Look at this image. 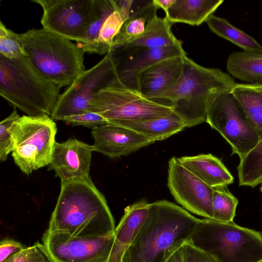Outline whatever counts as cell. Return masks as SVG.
Here are the masks:
<instances>
[{
  "mask_svg": "<svg viewBox=\"0 0 262 262\" xmlns=\"http://www.w3.org/2000/svg\"><path fill=\"white\" fill-rule=\"evenodd\" d=\"M260 191L262 192V184H261V186L260 187Z\"/></svg>",
  "mask_w": 262,
  "mask_h": 262,
  "instance_id": "obj_40",
  "label": "cell"
},
{
  "mask_svg": "<svg viewBox=\"0 0 262 262\" xmlns=\"http://www.w3.org/2000/svg\"><path fill=\"white\" fill-rule=\"evenodd\" d=\"M133 8L115 38L111 49L121 47L139 38L144 32L147 21L157 14L158 9L153 0L135 1Z\"/></svg>",
  "mask_w": 262,
  "mask_h": 262,
  "instance_id": "obj_23",
  "label": "cell"
},
{
  "mask_svg": "<svg viewBox=\"0 0 262 262\" xmlns=\"http://www.w3.org/2000/svg\"><path fill=\"white\" fill-rule=\"evenodd\" d=\"M183 55L160 60L142 72L139 76L138 92L153 100L172 88L180 78L184 67Z\"/></svg>",
  "mask_w": 262,
  "mask_h": 262,
  "instance_id": "obj_17",
  "label": "cell"
},
{
  "mask_svg": "<svg viewBox=\"0 0 262 262\" xmlns=\"http://www.w3.org/2000/svg\"><path fill=\"white\" fill-rule=\"evenodd\" d=\"M172 25L166 16L160 17L155 14L147 21L144 32L139 38L118 48L152 49L175 45L180 40L172 33Z\"/></svg>",
  "mask_w": 262,
  "mask_h": 262,
  "instance_id": "obj_22",
  "label": "cell"
},
{
  "mask_svg": "<svg viewBox=\"0 0 262 262\" xmlns=\"http://www.w3.org/2000/svg\"><path fill=\"white\" fill-rule=\"evenodd\" d=\"M110 51L119 84L137 92L139 76L145 70L163 59L187 54L181 41L175 45L160 48L128 50L116 48Z\"/></svg>",
  "mask_w": 262,
  "mask_h": 262,
  "instance_id": "obj_14",
  "label": "cell"
},
{
  "mask_svg": "<svg viewBox=\"0 0 262 262\" xmlns=\"http://www.w3.org/2000/svg\"><path fill=\"white\" fill-rule=\"evenodd\" d=\"M178 160L185 168L213 188L227 187L233 182V176L223 162L210 154L182 157Z\"/></svg>",
  "mask_w": 262,
  "mask_h": 262,
  "instance_id": "obj_19",
  "label": "cell"
},
{
  "mask_svg": "<svg viewBox=\"0 0 262 262\" xmlns=\"http://www.w3.org/2000/svg\"><path fill=\"white\" fill-rule=\"evenodd\" d=\"M115 234L75 236L47 229L42 244L53 262H108Z\"/></svg>",
  "mask_w": 262,
  "mask_h": 262,
  "instance_id": "obj_12",
  "label": "cell"
},
{
  "mask_svg": "<svg viewBox=\"0 0 262 262\" xmlns=\"http://www.w3.org/2000/svg\"><path fill=\"white\" fill-rule=\"evenodd\" d=\"M26 247L21 243L10 238L0 242V262H5Z\"/></svg>",
  "mask_w": 262,
  "mask_h": 262,
  "instance_id": "obj_36",
  "label": "cell"
},
{
  "mask_svg": "<svg viewBox=\"0 0 262 262\" xmlns=\"http://www.w3.org/2000/svg\"><path fill=\"white\" fill-rule=\"evenodd\" d=\"M94 151L111 158L126 156L155 142L130 128L106 123L92 128Z\"/></svg>",
  "mask_w": 262,
  "mask_h": 262,
  "instance_id": "obj_16",
  "label": "cell"
},
{
  "mask_svg": "<svg viewBox=\"0 0 262 262\" xmlns=\"http://www.w3.org/2000/svg\"><path fill=\"white\" fill-rule=\"evenodd\" d=\"M223 0H176L165 15L172 24L181 23L198 26L216 11Z\"/></svg>",
  "mask_w": 262,
  "mask_h": 262,
  "instance_id": "obj_21",
  "label": "cell"
},
{
  "mask_svg": "<svg viewBox=\"0 0 262 262\" xmlns=\"http://www.w3.org/2000/svg\"><path fill=\"white\" fill-rule=\"evenodd\" d=\"M0 55L8 59L25 56L18 34L7 28L0 22Z\"/></svg>",
  "mask_w": 262,
  "mask_h": 262,
  "instance_id": "obj_30",
  "label": "cell"
},
{
  "mask_svg": "<svg viewBox=\"0 0 262 262\" xmlns=\"http://www.w3.org/2000/svg\"><path fill=\"white\" fill-rule=\"evenodd\" d=\"M130 128L154 140H163L183 130L186 125L174 112L155 118L111 123Z\"/></svg>",
  "mask_w": 262,
  "mask_h": 262,
  "instance_id": "obj_20",
  "label": "cell"
},
{
  "mask_svg": "<svg viewBox=\"0 0 262 262\" xmlns=\"http://www.w3.org/2000/svg\"><path fill=\"white\" fill-rule=\"evenodd\" d=\"M92 145L74 138L55 142L48 170H53L61 181L86 178L90 170Z\"/></svg>",
  "mask_w": 262,
  "mask_h": 262,
  "instance_id": "obj_15",
  "label": "cell"
},
{
  "mask_svg": "<svg viewBox=\"0 0 262 262\" xmlns=\"http://www.w3.org/2000/svg\"><path fill=\"white\" fill-rule=\"evenodd\" d=\"M60 88L41 75L25 56L8 59L0 55V95L27 115L51 116Z\"/></svg>",
  "mask_w": 262,
  "mask_h": 262,
  "instance_id": "obj_5",
  "label": "cell"
},
{
  "mask_svg": "<svg viewBox=\"0 0 262 262\" xmlns=\"http://www.w3.org/2000/svg\"><path fill=\"white\" fill-rule=\"evenodd\" d=\"M51 262H53V261H51Z\"/></svg>",
  "mask_w": 262,
  "mask_h": 262,
  "instance_id": "obj_41",
  "label": "cell"
},
{
  "mask_svg": "<svg viewBox=\"0 0 262 262\" xmlns=\"http://www.w3.org/2000/svg\"><path fill=\"white\" fill-rule=\"evenodd\" d=\"M149 203L140 200L126 207L115 228V239L108 262H122L123 256L146 219Z\"/></svg>",
  "mask_w": 262,
  "mask_h": 262,
  "instance_id": "obj_18",
  "label": "cell"
},
{
  "mask_svg": "<svg viewBox=\"0 0 262 262\" xmlns=\"http://www.w3.org/2000/svg\"><path fill=\"white\" fill-rule=\"evenodd\" d=\"M261 234H262V233H261Z\"/></svg>",
  "mask_w": 262,
  "mask_h": 262,
  "instance_id": "obj_42",
  "label": "cell"
},
{
  "mask_svg": "<svg viewBox=\"0 0 262 262\" xmlns=\"http://www.w3.org/2000/svg\"><path fill=\"white\" fill-rule=\"evenodd\" d=\"M238 200L226 187L214 188L212 193L213 220L232 222L235 215Z\"/></svg>",
  "mask_w": 262,
  "mask_h": 262,
  "instance_id": "obj_29",
  "label": "cell"
},
{
  "mask_svg": "<svg viewBox=\"0 0 262 262\" xmlns=\"http://www.w3.org/2000/svg\"><path fill=\"white\" fill-rule=\"evenodd\" d=\"M167 186L176 201L188 211L213 219V188L185 168L178 158L168 162Z\"/></svg>",
  "mask_w": 262,
  "mask_h": 262,
  "instance_id": "obj_13",
  "label": "cell"
},
{
  "mask_svg": "<svg viewBox=\"0 0 262 262\" xmlns=\"http://www.w3.org/2000/svg\"><path fill=\"white\" fill-rule=\"evenodd\" d=\"M237 169L240 186L254 187L262 183V138L247 155L240 159Z\"/></svg>",
  "mask_w": 262,
  "mask_h": 262,
  "instance_id": "obj_27",
  "label": "cell"
},
{
  "mask_svg": "<svg viewBox=\"0 0 262 262\" xmlns=\"http://www.w3.org/2000/svg\"><path fill=\"white\" fill-rule=\"evenodd\" d=\"M120 85L112 54L110 51L98 63L85 70L60 94L50 117L54 120L90 112V102L100 90Z\"/></svg>",
  "mask_w": 262,
  "mask_h": 262,
  "instance_id": "obj_10",
  "label": "cell"
},
{
  "mask_svg": "<svg viewBox=\"0 0 262 262\" xmlns=\"http://www.w3.org/2000/svg\"><path fill=\"white\" fill-rule=\"evenodd\" d=\"M202 220L167 200L149 203L148 214L122 262H165L189 241Z\"/></svg>",
  "mask_w": 262,
  "mask_h": 262,
  "instance_id": "obj_2",
  "label": "cell"
},
{
  "mask_svg": "<svg viewBox=\"0 0 262 262\" xmlns=\"http://www.w3.org/2000/svg\"><path fill=\"white\" fill-rule=\"evenodd\" d=\"M165 262H183L182 246L170 253Z\"/></svg>",
  "mask_w": 262,
  "mask_h": 262,
  "instance_id": "obj_38",
  "label": "cell"
},
{
  "mask_svg": "<svg viewBox=\"0 0 262 262\" xmlns=\"http://www.w3.org/2000/svg\"><path fill=\"white\" fill-rule=\"evenodd\" d=\"M219 262H262V234L232 222L204 219L190 239Z\"/></svg>",
  "mask_w": 262,
  "mask_h": 262,
  "instance_id": "obj_6",
  "label": "cell"
},
{
  "mask_svg": "<svg viewBox=\"0 0 262 262\" xmlns=\"http://www.w3.org/2000/svg\"><path fill=\"white\" fill-rule=\"evenodd\" d=\"M89 105L90 112L100 115L108 123L155 118L173 112L170 104L145 98L139 92L120 85L100 90Z\"/></svg>",
  "mask_w": 262,
  "mask_h": 262,
  "instance_id": "obj_9",
  "label": "cell"
},
{
  "mask_svg": "<svg viewBox=\"0 0 262 262\" xmlns=\"http://www.w3.org/2000/svg\"><path fill=\"white\" fill-rule=\"evenodd\" d=\"M206 23L213 33L239 47L243 51H262V46L255 39L226 19L213 14Z\"/></svg>",
  "mask_w": 262,
  "mask_h": 262,
  "instance_id": "obj_26",
  "label": "cell"
},
{
  "mask_svg": "<svg viewBox=\"0 0 262 262\" xmlns=\"http://www.w3.org/2000/svg\"><path fill=\"white\" fill-rule=\"evenodd\" d=\"M117 9L114 0H104L100 16L93 22L85 30L81 41L77 43L79 47L89 45L97 39L99 32L107 17Z\"/></svg>",
  "mask_w": 262,
  "mask_h": 262,
  "instance_id": "obj_32",
  "label": "cell"
},
{
  "mask_svg": "<svg viewBox=\"0 0 262 262\" xmlns=\"http://www.w3.org/2000/svg\"><path fill=\"white\" fill-rule=\"evenodd\" d=\"M231 92L262 138V85L236 83Z\"/></svg>",
  "mask_w": 262,
  "mask_h": 262,
  "instance_id": "obj_25",
  "label": "cell"
},
{
  "mask_svg": "<svg viewBox=\"0 0 262 262\" xmlns=\"http://www.w3.org/2000/svg\"><path fill=\"white\" fill-rule=\"evenodd\" d=\"M206 122L217 131L241 159L258 143L260 137L242 106L231 92L217 95L210 104Z\"/></svg>",
  "mask_w": 262,
  "mask_h": 262,
  "instance_id": "obj_8",
  "label": "cell"
},
{
  "mask_svg": "<svg viewBox=\"0 0 262 262\" xmlns=\"http://www.w3.org/2000/svg\"><path fill=\"white\" fill-rule=\"evenodd\" d=\"M43 244L39 242L26 248L5 262H51Z\"/></svg>",
  "mask_w": 262,
  "mask_h": 262,
  "instance_id": "obj_33",
  "label": "cell"
},
{
  "mask_svg": "<svg viewBox=\"0 0 262 262\" xmlns=\"http://www.w3.org/2000/svg\"><path fill=\"white\" fill-rule=\"evenodd\" d=\"M11 130V155L24 173L29 174L49 165L57 133L56 124L50 116L23 115L13 123Z\"/></svg>",
  "mask_w": 262,
  "mask_h": 262,
  "instance_id": "obj_7",
  "label": "cell"
},
{
  "mask_svg": "<svg viewBox=\"0 0 262 262\" xmlns=\"http://www.w3.org/2000/svg\"><path fill=\"white\" fill-rule=\"evenodd\" d=\"M183 262H219L209 253L196 247L190 240L182 245Z\"/></svg>",
  "mask_w": 262,
  "mask_h": 262,
  "instance_id": "obj_34",
  "label": "cell"
},
{
  "mask_svg": "<svg viewBox=\"0 0 262 262\" xmlns=\"http://www.w3.org/2000/svg\"><path fill=\"white\" fill-rule=\"evenodd\" d=\"M40 5L42 28L79 43L101 15L104 0H32Z\"/></svg>",
  "mask_w": 262,
  "mask_h": 262,
  "instance_id": "obj_11",
  "label": "cell"
},
{
  "mask_svg": "<svg viewBox=\"0 0 262 262\" xmlns=\"http://www.w3.org/2000/svg\"><path fill=\"white\" fill-rule=\"evenodd\" d=\"M25 56L43 76L60 88L70 85L85 70L83 50L43 28L18 34Z\"/></svg>",
  "mask_w": 262,
  "mask_h": 262,
  "instance_id": "obj_4",
  "label": "cell"
},
{
  "mask_svg": "<svg viewBox=\"0 0 262 262\" xmlns=\"http://www.w3.org/2000/svg\"><path fill=\"white\" fill-rule=\"evenodd\" d=\"M227 69L233 77L248 83L262 85V51H242L231 53Z\"/></svg>",
  "mask_w": 262,
  "mask_h": 262,
  "instance_id": "obj_24",
  "label": "cell"
},
{
  "mask_svg": "<svg viewBox=\"0 0 262 262\" xmlns=\"http://www.w3.org/2000/svg\"><path fill=\"white\" fill-rule=\"evenodd\" d=\"M115 220L104 195L91 177L61 181L48 230L75 236L114 234Z\"/></svg>",
  "mask_w": 262,
  "mask_h": 262,
  "instance_id": "obj_1",
  "label": "cell"
},
{
  "mask_svg": "<svg viewBox=\"0 0 262 262\" xmlns=\"http://www.w3.org/2000/svg\"><path fill=\"white\" fill-rule=\"evenodd\" d=\"M124 21L121 15L116 9L103 23L95 41L89 45L80 47L84 52L106 54L110 51L114 40L119 32Z\"/></svg>",
  "mask_w": 262,
  "mask_h": 262,
  "instance_id": "obj_28",
  "label": "cell"
},
{
  "mask_svg": "<svg viewBox=\"0 0 262 262\" xmlns=\"http://www.w3.org/2000/svg\"><path fill=\"white\" fill-rule=\"evenodd\" d=\"M153 2L158 9L161 8L164 11L166 15L176 0H153Z\"/></svg>",
  "mask_w": 262,
  "mask_h": 262,
  "instance_id": "obj_39",
  "label": "cell"
},
{
  "mask_svg": "<svg viewBox=\"0 0 262 262\" xmlns=\"http://www.w3.org/2000/svg\"><path fill=\"white\" fill-rule=\"evenodd\" d=\"M63 121L72 125H81L92 129L103 124L107 121L100 115L92 112H87L68 117Z\"/></svg>",
  "mask_w": 262,
  "mask_h": 262,
  "instance_id": "obj_35",
  "label": "cell"
},
{
  "mask_svg": "<svg viewBox=\"0 0 262 262\" xmlns=\"http://www.w3.org/2000/svg\"><path fill=\"white\" fill-rule=\"evenodd\" d=\"M20 116L14 107L13 112L0 123V160H6L9 154L13 149L11 128L13 123Z\"/></svg>",
  "mask_w": 262,
  "mask_h": 262,
  "instance_id": "obj_31",
  "label": "cell"
},
{
  "mask_svg": "<svg viewBox=\"0 0 262 262\" xmlns=\"http://www.w3.org/2000/svg\"><path fill=\"white\" fill-rule=\"evenodd\" d=\"M114 1L117 7V10L121 15L124 21L126 20L130 14L135 0Z\"/></svg>",
  "mask_w": 262,
  "mask_h": 262,
  "instance_id": "obj_37",
  "label": "cell"
},
{
  "mask_svg": "<svg viewBox=\"0 0 262 262\" xmlns=\"http://www.w3.org/2000/svg\"><path fill=\"white\" fill-rule=\"evenodd\" d=\"M235 84L228 74L219 69L203 67L186 55L180 78L159 99L170 102L173 112L186 127H190L206 122L208 108L215 98L231 91Z\"/></svg>",
  "mask_w": 262,
  "mask_h": 262,
  "instance_id": "obj_3",
  "label": "cell"
}]
</instances>
